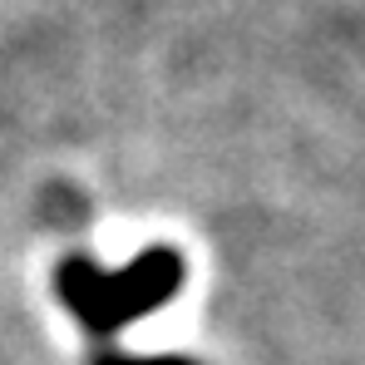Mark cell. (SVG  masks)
<instances>
[{"label":"cell","instance_id":"obj_1","mask_svg":"<svg viewBox=\"0 0 365 365\" xmlns=\"http://www.w3.org/2000/svg\"><path fill=\"white\" fill-rule=\"evenodd\" d=\"M178 287H182V257L173 247H148L123 272H99L89 257H64L60 272H55L60 302L99 341H109L128 321H138L153 306H163Z\"/></svg>","mask_w":365,"mask_h":365},{"label":"cell","instance_id":"obj_2","mask_svg":"<svg viewBox=\"0 0 365 365\" xmlns=\"http://www.w3.org/2000/svg\"><path fill=\"white\" fill-rule=\"evenodd\" d=\"M94 365H192L182 356H123V351H99Z\"/></svg>","mask_w":365,"mask_h":365}]
</instances>
